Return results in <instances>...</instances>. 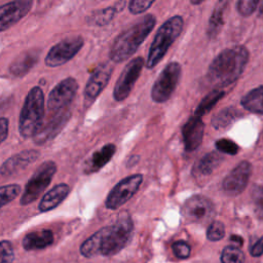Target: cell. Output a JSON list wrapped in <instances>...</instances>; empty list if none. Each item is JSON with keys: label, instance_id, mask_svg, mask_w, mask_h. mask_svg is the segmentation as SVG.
<instances>
[{"label": "cell", "instance_id": "20", "mask_svg": "<svg viewBox=\"0 0 263 263\" xmlns=\"http://www.w3.org/2000/svg\"><path fill=\"white\" fill-rule=\"evenodd\" d=\"M53 233L49 229L33 231L26 234L22 240V246L26 251L42 250L52 245Z\"/></svg>", "mask_w": 263, "mask_h": 263}, {"label": "cell", "instance_id": "18", "mask_svg": "<svg viewBox=\"0 0 263 263\" xmlns=\"http://www.w3.org/2000/svg\"><path fill=\"white\" fill-rule=\"evenodd\" d=\"M38 157L39 152L37 150H24L6 159L0 167V173L2 176H10L25 168L27 165L34 162Z\"/></svg>", "mask_w": 263, "mask_h": 263}, {"label": "cell", "instance_id": "10", "mask_svg": "<svg viewBox=\"0 0 263 263\" xmlns=\"http://www.w3.org/2000/svg\"><path fill=\"white\" fill-rule=\"evenodd\" d=\"M143 67L144 60L141 57L134 58L128 62L114 85L113 97L115 101L121 102L129 96L135 83L137 82L142 72Z\"/></svg>", "mask_w": 263, "mask_h": 263}, {"label": "cell", "instance_id": "33", "mask_svg": "<svg viewBox=\"0 0 263 263\" xmlns=\"http://www.w3.org/2000/svg\"><path fill=\"white\" fill-rule=\"evenodd\" d=\"M14 250L10 241L0 240V263H13Z\"/></svg>", "mask_w": 263, "mask_h": 263}, {"label": "cell", "instance_id": "37", "mask_svg": "<svg viewBox=\"0 0 263 263\" xmlns=\"http://www.w3.org/2000/svg\"><path fill=\"white\" fill-rule=\"evenodd\" d=\"M172 250H173L174 254L180 259L188 258L190 256V251H191L190 246L186 241H183V240L175 241L172 245Z\"/></svg>", "mask_w": 263, "mask_h": 263}, {"label": "cell", "instance_id": "13", "mask_svg": "<svg viewBox=\"0 0 263 263\" xmlns=\"http://www.w3.org/2000/svg\"><path fill=\"white\" fill-rule=\"evenodd\" d=\"M113 67L109 64L99 66L89 77L84 88V107H89L106 87L112 75Z\"/></svg>", "mask_w": 263, "mask_h": 263}, {"label": "cell", "instance_id": "8", "mask_svg": "<svg viewBox=\"0 0 263 263\" xmlns=\"http://www.w3.org/2000/svg\"><path fill=\"white\" fill-rule=\"evenodd\" d=\"M143 182V175L134 174L119 181L109 192L105 205L109 210H117L127 202L139 190Z\"/></svg>", "mask_w": 263, "mask_h": 263}, {"label": "cell", "instance_id": "17", "mask_svg": "<svg viewBox=\"0 0 263 263\" xmlns=\"http://www.w3.org/2000/svg\"><path fill=\"white\" fill-rule=\"evenodd\" d=\"M203 132L204 124L201 117L193 115L187 120L182 127V136L186 151H194L200 146L203 138Z\"/></svg>", "mask_w": 263, "mask_h": 263}, {"label": "cell", "instance_id": "29", "mask_svg": "<svg viewBox=\"0 0 263 263\" xmlns=\"http://www.w3.org/2000/svg\"><path fill=\"white\" fill-rule=\"evenodd\" d=\"M21 193L18 184H7L0 186V209L15 199Z\"/></svg>", "mask_w": 263, "mask_h": 263}, {"label": "cell", "instance_id": "3", "mask_svg": "<svg viewBox=\"0 0 263 263\" xmlns=\"http://www.w3.org/2000/svg\"><path fill=\"white\" fill-rule=\"evenodd\" d=\"M156 18L153 14L144 15L139 22L120 33L113 41L109 58L114 63L129 59L154 28Z\"/></svg>", "mask_w": 263, "mask_h": 263}, {"label": "cell", "instance_id": "32", "mask_svg": "<svg viewBox=\"0 0 263 263\" xmlns=\"http://www.w3.org/2000/svg\"><path fill=\"white\" fill-rule=\"evenodd\" d=\"M225 235V226L220 221H213L208 227L206 237L212 241L220 240Z\"/></svg>", "mask_w": 263, "mask_h": 263}, {"label": "cell", "instance_id": "1", "mask_svg": "<svg viewBox=\"0 0 263 263\" xmlns=\"http://www.w3.org/2000/svg\"><path fill=\"white\" fill-rule=\"evenodd\" d=\"M134 224L128 215H124L112 224L91 234L80 246V254L85 258L95 256H113L119 253L130 240Z\"/></svg>", "mask_w": 263, "mask_h": 263}, {"label": "cell", "instance_id": "40", "mask_svg": "<svg viewBox=\"0 0 263 263\" xmlns=\"http://www.w3.org/2000/svg\"><path fill=\"white\" fill-rule=\"evenodd\" d=\"M230 239H231L232 241H236L237 243L239 242V245H240V246L242 245V239H241V237H240V236H237V235H232Z\"/></svg>", "mask_w": 263, "mask_h": 263}, {"label": "cell", "instance_id": "23", "mask_svg": "<svg viewBox=\"0 0 263 263\" xmlns=\"http://www.w3.org/2000/svg\"><path fill=\"white\" fill-rule=\"evenodd\" d=\"M229 0H219L213 10L208 25V36L210 38H215L221 31L224 25V14Z\"/></svg>", "mask_w": 263, "mask_h": 263}, {"label": "cell", "instance_id": "21", "mask_svg": "<svg viewBox=\"0 0 263 263\" xmlns=\"http://www.w3.org/2000/svg\"><path fill=\"white\" fill-rule=\"evenodd\" d=\"M38 53L36 51H25L20 53L10 64L9 71L16 77H22L27 74L31 68L37 63Z\"/></svg>", "mask_w": 263, "mask_h": 263}, {"label": "cell", "instance_id": "4", "mask_svg": "<svg viewBox=\"0 0 263 263\" xmlns=\"http://www.w3.org/2000/svg\"><path fill=\"white\" fill-rule=\"evenodd\" d=\"M44 93L41 87L33 86L24 102L20 114L18 130L24 139L33 138L43 124Z\"/></svg>", "mask_w": 263, "mask_h": 263}, {"label": "cell", "instance_id": "27", "mask_svg": "<svg viewBox=\"0 0 263 263\" xmlns=\"http://www.w3.org/2000/svg\"><path fill=\"white\" fill-rule=\"evenodd\" d=\"M224 96V91L219 89V88H215L213 89L211 92H209L199 103V105L196 107L194 115L201 117L204 114L209 113L212 108L217 104V102Z\"/></svg>", "mask_w": 263, "mask_h": 263}, {"label": "cell", "instance_id": "22", "mask_svg": "<svg viewBox=\"0 0 263 263\" xmlns=\"http://www.w3.org/2000/svg\"><path fill=\"white\" fill-rule=\"evenodd\" d=\"M116 152V146L114 144H106L99 150L95 151L88 160L87 171L97 172L105 166L114 156Z\"/></svg>", "mask_w": 263, "mask_h": 263}, {"label": "cell", "instance_id": "26", "mask_svg": "<svg viewBox=\"0 0 263 263\" xmlns=\"http://www.w3.org/2000/svg\"><path fill=\"white\" fill-rule=\"evenodd\" d=\"M223 157L217 152H210L205 154L195 165V171L198 176H209L213 171L219 166L222 162Z\"/></svg>", "mask_w": 263, "mask_h": 263}, {"label": "cell", "instance_id": "34", "mask_svg": "<svg viewBox=\"0 0 263 263\" xmlns=\"http://www.w3.org/2000/svg\"><path fill=\"white\" fill-rule=\"evenodd\" d=\"M260 0H237V11L241 16L251 15L257 8Z\"/></svg>", "mask_w": 263, "mask_h": 263}, {"label": "cell", "instance_id": "31", "mask_svg": "<svg viewBox=\"0 0 263 263\" xmlns=\"http://www.w3.org/2000/svg\"><path fill=\"white\" fill-rule=\"evenodd\" d=\"M251 197L256 216L260 220H263V186H254L251 192Z\"/></svg>", "mask_w": 263, "mask_h": 263}, {"label": "cell", "instance_id": "30", "mask_svg": "<svg viewBox=\"0 0 263 263\" xmlns=\"http://www.w3.org/2000/svg\"><path fill=\"white\" fill-rule=\"evenodd\" d=\"M245 255L242 251L234 246H227L221 254V263H243Z\"/></svg>", "mask_w": 263, "mask_h": 263}, {"label": "cell", "instance_id": "35", "mask_svg": "<svg viewBox=\"0 0 263 263\" xmlns=\"http://www.w3.org/2000/svg\"><path fill=\"white\" fill-rule=\"evenodd\" d=\"M155 0H130L128 9L133 14H140L148 10Z\"/></svg>", "mask_w": 263, "mask_h": 263}, {"label": "cell", "instance_id": "19", "mask_svg": "<svg viewBox=\"0 0 263 263\" xmlns=\"http://www.w3.org/2000/svg\"><path fill=\"white\" fill-rule=\"evenodd\" d=\"M69 193L70 187L68 184L60 183L55 185L41 197L38 204L39 212L46 213L58 208V205L61 204L66 199Z\"/></svg>", "mask_w": 263, "mask_h": 263}, {"label": "cell", "instance_id": "14", "mask_svg": "<svg viewBox=\"0 0 263 263\" xmlns=\"http://www.w3.org/2000/svg\"><path fill=\"white\" fill-rule=\"evenodd\" d=\"M33 6V0H12L0 6V32L8 30L25 17Z\"/></svg>", "mask_w": 263, "mask_h": 263}, {"label": "cell", "instance_id": "38", "mask_svg": "<svg viewBox=\"0 0 263 263\" xmlns=\"http://www.w3.org/2000/svg\"><path fill=\"white\" fill-rule=\"evenodd\" d=\"M8 119L5 117H0V144L4 142L8 135Z\"/></svg>", "mask_w": 263, "mask_h": 263}, {"label": "cell", "instance_id": "12", "mask_svg": "<svg viewBox=\"0 0 263 263\" xmlns=\"http://www.w3.org/2000/svg\"><path fill=\"white\" fill-rule=\"evenodd\" d=\"M182 213L184 218L190 223L205 224L213 218L214 206L206 197L194 195L185 201Z\"/></svg>", "mask_w": 263, "mask_h": 263}, {"label": "cell", "instance_id": "28", "mask_svg": "<svg viewBox=\"0 0 263 263\" xmlns=\"http://www.w3.org/2000/svg\"><path fill=\"white\" fill-rule=\"evenodd\" d=\"M118 11H117V9L115 8L114 5L110 6V7H106L104 9L97 10L90 16L87 17V23L89 25L98 26V27L106 26L114 18L115 14Z\"/></svg>", "mask_w": 263, "mask_h": 263}, {"label": "cell", "instance_id": "42", "mask_svg": "<svg viewBox=\"0 0 263 263\" xmlns=\"http://www.w3.org/2000/svg\"><path fill=\"white\" fill-rule=\"evenodd\" d=\"M202 1H203V0H190V2H191L192 4H194V5H198V4H200Z\"/></svg>", "mask_w": 263, "mask_h": 263}, {"label": "cell", "instance_id": "24", "mask_svg": "<svg viewBox=\"0 0 263 263\" xmlns=\"http://www.w3.org/2000/svg\"><path fill=\"white\" fill-rule=\"evenodd\" d=\"M241 106L253 113L263 115V85L250 90L241 98Z\"/></svg>", "mask_w": 263, "mask_h": 263}, {"label": "cell", "instance_id": "5", "mask_svg": "<svg viewBox=\"0 0 263 263\" xmlns=\"http://www.w3.org/2000/svg\"><path fill=\"white\" fill-rule=\"evenodd\" d=\"M183 18L180 15H175L165 21L157 30L155 37L151 43L146 60L148 69L154 68L164 57L171 45L179 37L183 29Z\"/></svg>", "mask_w": 263, "mask_h": 263}, {"label": "cell", "instance_id": "7", "mask_svg": "<svg viewBox=\"0 0 263 263\" xmlns=\"http://www.w3.org/2000/svg\"><path fill=\"white\" fill-rule=\"evenodd\" d=\"M181 76V66L177 62L168 63L158 75L151 88V99L155 103L166 102L175 91Z\"/></svg>", "mask_w": 263, "mask_h": 263}, {"label": "cell", "instance_id": "11", "mask_svg": "<svg viewBox=\"0 0 263 263\" xmlns=\"http://www.w3.org/2000/svg\"><path fill=\"white\" fill-rule=\"evenodd\" d=\"M78 90V83L75 78L67 77L59 82L49 92L47 109L52 113L66 110L71 104Z\"/></svg>", "mask_w": 263, "mask_h": 263}, {"label": "cell", "instance_id": "36", "mask_svg": "<svg viewBox=\"0 0 263 263\" xmlns=\"http://www.w3.org/2000/svg\"><path fill=\"white\" fill-rule=\"evenodd\" d=\"M216 148L225 154L235 155L238 152V146L229 139H220L216 142Z\"/></svg>", "mask_w": 263, "mask_h": 263}, {"label": "cell", "instance_id": "39", "mask_svg": "<svg viewBox=\"0 0 263 263\" xmlns=\"http://www.w3.org/2000/svg\"><path fill=\"white\" fill-rule=\"evenodd\" d=\"M263 254V236H261L251 248V255L259 257Z\"/></svg>", "mask_w": 263, "mask_h": 263}, {"label": "cell", "instance_id": "9", "mask_svg": "<svg viewBox=\"0 0 263 263\" xmlns=\"http://www.w3.org/2000/svg\"><path fill=\"white\" fill-rule=\"evenodd\" d=\"M84 40L80 36L67 37L53 45L45 57V65L50 68L62 66L72 60L82 48Z\"/></svg>", "mask_w": 263, "mask_h": 263}, {"label": "cell", "instance_id": "6", "mask_svg": "<svg viewBox=\"0 0 263 263\" xmlns=\"http://www.w3.org/2000/svg\"><path fill=\"white\" fill-rule=\"evenodd\" d=\"M55 173L57 164L53 161L48 160L41 163L27 182L24 192L21 196V204L27 205L39 198L50 184Z\"/></svg>", "mask_w": 263, "mask_h": 263}, {"label": "cell", "instance_id": "16", "mask_svg": "<svg viewBox=\"0 0 263 263\" xmlns=\"http://www.w3.org/2000/svg\"><path fill=\"white\" fill-rule=\"evenodd\" d=\"M69 116L70 113L68 109L58 113H53V117H51L50 120L45 124H42L40 129L33 137L34 142L38 145H43L48 141L52 140L66 124Z\"/></svg>", "mask_w": 263, "mask_h": 263}, {"label": "cell", "instance_id": "2", "mask_svg": "<svg viewBox=\"0 0 263 263\" xmlns=\"http://www.w3.org/2000/svg\"><path fill=\"white\" fill-rule=\"evenodd\" d=\"M248 61L249 51L243 45L226 48L213 60L206 77L217 87L227 86L239 78Z\"/></svg>", "mask_w": 263, "mask_h": 263}, {"label": "cell", "instance_id": "15", "mask_svg": "<svg viewBox=\"0 0 263 263\" xmlns=\"http://www.w3.org/2000/svg\"><path fill=\"white\" fill-rule=\"evenodd\" d=\"M252 173V165L249 161L239 162L223 180V190L229 195H237L248 185Z\"/></svg>", "mask_w": 263, "mask_h": 263}, {"label": "cell", "instance_id": "41", "mask_svg": "<svg viewBox=\"0 0 263 263\" xmlns=\"http://www.w3.org/2000/svg\"><path fill=\"white\" fill-rule=\"evenodd\" d=\"M259 11L261 14H263V0H260L259 2Z\"/></svg>", "mask_w": 263, "mask_h": 263}, {"label": "cell", "instance_id": "25", "mask_svg": "<svg viewBox=\"0 0 263 263\" xmlns=\"http://www.w3.org/2000/svg\"><path fill=\"white\" fill-rule=\"evenodd\" d=\"M239 116H241V114L238 109L234 107H227L213 116L212 125L216 129H223L231 125Z\"/></svg>", "mask_w": 263, "mask_h": 263}]
</instances>
